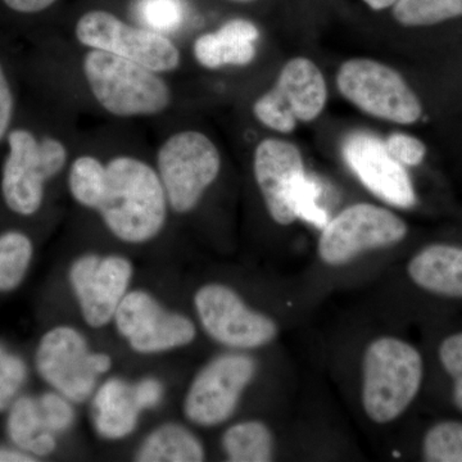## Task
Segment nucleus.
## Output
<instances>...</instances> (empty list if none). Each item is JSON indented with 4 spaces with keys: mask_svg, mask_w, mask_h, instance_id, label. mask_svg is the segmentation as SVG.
Listing matches in <instances>:
<instances>
[{
    "mask_svg": "<svg viewBox=\"0 0 462 462\" xmlns=\"http://www.w3.org/2000/svg\"><path fill=\"white\" fill-rule=\"evenodd\" d=\"M438 357L447 375L452 380V400L462 412V331L451 334L440 343Z\"/></svg>",
    "mask_w": 462,
    "mask_h": 462,
    "instance_id": "c85d7f7f",
    "label": "nucleus"
},
{
    "mask_svg": "<svg viewBox=\"0 0 462 462\" xmlns=\"http://www.w3.org/2000/svg\"><path fill=\"white\" fill-rule=\"evenodd\" d=\"M205 458V447L199 438L173 422L152 431L135 455L139 462H200Z\"/></svg>",
    "mask_w": 462,
    "mask_h": 462,
    "instance_id": "412c9836",
    "label": "nucleus"
},
{
    "mask_svg": "<svg viewBox=\"0 0 462 462\" xmlns=\"http://www.w3.org/2000/svg\"><path fill=\"white\" fill-rule=\"evenodd\" d=\"M135 11L149 30L163 35L178 30L185 17L181 0H138Z\"/></svg>",
    "mask_w": 462,
    "mask_h": 462,
    "instance_id": "bb28decb",
    "label": "nucleus"
},
{
    "mask_svg": "<svg viewBox=\"0 0 462 462\" xmlns=\"http://www.w3.org/2000/svg\"><path fill=\"white\" fill-rule=\"evenodd\" d=\"M337 87L343 98L373 117L401 125L421 117L420 99L403 76L378 60H346L337 75Z\"/></svg>",
    "mask_w": 462,
    "mask_h": 462,
    "instance_id": "423d86ee",
    "label": "nucleus"
},
{
    "mask_svg": "<svg viewBox=\"0 0 462 462\" xmlns=\"http://www.w3.org/2000/svg\"><path fill=\"white\" fill-rule=\"evenodd\" d=\"M105 189L96 211L123 242L145 243L166 223L167 197L153 167L139 158L118 156L106 165Z\"/></svg>",
    "mask_w": 462,
    "mask_h": 462,
    "instance_id": "f257e3e1",
    "label": "nucleus"
},
{
    "mask_svg": "<svg viewBox=\"0 0 462 462\" xmlns=\"http://www.w3.org/2000/svg\"><path fill=\"white\" fill-rule=\"evenodd\" d=\"M364 2L374 11H382L396 5L397 0H364Z\"/></svg>",
    "mask_w": 462,
    "mask_h": 462,
    "instance_id": "c9c22d12",
    "label": "nucleus"
},
{
    "mask_svg": "<svg viewBox=\"0 0 462 462\" xmlns=\"http://www.w3.org/2000/svg\"><path fill=\"white\" fill-rule=\"evenodd\" d=\"M422 460L462 462V422L443 420L431 425L422 438Z\"/></svg>",
    "mask_w": 462,
    "mask_h": 462,
    "instance_id": "a878e982",
    "label": "nucleus"
},
{
    "mask_svg": "<svg viewBox=\"0 0 462 462\" xmlns=\"http://www.w3.org/2000/svg\"><path fill=\"white\" fill-rule=\"evenodd\" d=\"M32 456L23 452L12 451V449L0 448V462H33Z\"/></svg>",
    "mask_w": 462,
    "mask_h": 462,
    "instance_id": "f704fd0d",
    "label": "nucleus"
},
{
    "mask_svg": "<svg viewBox=\"0 0 462 462\" xmlns=\"http://www.w3.org/2000/svg\"><path fill=\"white\" fill-rule=\"evenodd\" d=\"M389 154L406 167L421 165L427 156V145L412 135L394 133L385 141Z\"/></svg>",
    "mask_w": 462,
    "mask_h": 462,
    "instance_id": "7c9ffc66",
    "label": "nucleus"
},
{
    "mask_svg": "<svg viewBox=\"0 0 462 462\" xmlns=\"http://www.w3.org/2000/svg\"><path fill=\"white\" fill-rule=\"evenodd\" d=\"M233 2L249 3V2H254V0H233Z\"/></svg>",
    "mask_w": 462,
    "mask_h": 462,
    "instance_id": "e433bc0d",
    "label": "nucleus"
},
{
    "mask_svg": "<svg viewBox=\"0 0 462 462\" xmlns=\"http://www.w3.org/2000/svg\"><path fill=\"white\" fill-rule=\"evenodd\" d=\"M406 270L413 284L422 291L462 300V247L443 243L427 245L413 254Z\"/></svg>",
    "mask_w": 462,
    "mask_h": 462,
    "instance_id": "f3484780",
    "label": "nucleus"
},
{
    "mask_svg": "<svg viewBox=\"0 0 462 462\" xmlns=\"http://www.w3.org/2000/svg\"><path fill=\"white\" fill-rule=\"evenodd\" d=\"M83 69L94 98L116 117L162 114L171 105L172 91L160 74L126 58L90 50Z\"/></svg>",
    "mask_w": 462,
    "mask_h": 462,
    "instance_id": "7ed1b4c3",
    "label": "nucleus"
},
{
    "mask_svg": "<svg viewBox=\"0 0 462 462\" xmlns=\"http://www.w3.org/2000/svg\"><path fill=\"white\" fill-rule=\"evenodd\" d=\"M343 156L374 196L398 208L416 205L418 199L406 166L389 154L385 142L373 134H352L343 145Z\"/></svg>",
    "mask_w": 462,
    "mask_h": 462,
    "instance_id": "dca6fc26",
    "label": "nucleus"
},
{
    "mask_svg": "<svg viewBox=\"0 0 462 462\" xmlns=\"http://www.w3.org/2000/svg\"><path fill=\"white\" fill-rule=\"evenodd\" d=\"M194 306L206 333L229 348H261L278 337L279 327L273 319L251 309L238 291L220 282L199 288L194 296Z\"/></svg>",
    "mask_w": 462,
    "mask_h": 462,
    "instance_id": "9d476101",
    "label": "nucleus"
},
{
    "mask_svg": "<svg viewBox=\"0 0 462 462\" xmlns=\"http://www.w3.org/2000/svg\"><path fill=\"white\" fill-rule=\"evenodd\" d=\"M136 402L142 410L153 409L163 397V385L154 378H145L134 384Z\"/></svg>",
    "mask_w": 462,
    "mask_h": 462,
    "instance_id": "2f4dec72",
    "label": "nucleus"
},
{
    "mask_svg": "<svg viewBox=\"0 0 462 462\" xmlns=\"http://www.w3.org/2000/svg\"><path fill=\"white\" fill-rule=\"evenodd\" d=\"M221 156L206 134L185 130L172 134L157 153V172L167 202L178 214L193 211L217 179Z\"/></svg>",
    "mask_w": 462,
    "mask_h": 462,
    "instance_id": "20e7f679",
    "label": "nucleus"
},
{
    "mask_svg": "<svg viewBox=\"0 0 462 462\" xmlns=\"http://www.w3.org/2000/svg\"><path fill=\"white\" fill-rule=\"evenodd\" d=\"M108 355L91 352L83 334L74 328L48 331L36 351V367L42 379L71 402L81 403L93 394L100 375L109 372Z\"/></svg>",
    "mask_w": 462,
    "mask_h": 462,
    "instance_id": "6e6552de",
    "label": "nucleus"
},
{
    "mask_svg": "<svg viewBox=\"0 0 462 462\" xmlns=\"http://www.w3.org/2000/svg\"><path fill=\"white\" fill-rule=\"evenodd\" d=\"M114 319L118 333L138 354H161L188 346L197 336L189 318L167 311L147 291L126 293Z\"/></svg>",
    "mask_w": 462,
    "mask_h": 462,
    "instance_id": "4468645a",
    "label": "nucleus"
},
{
    "mask_svg": "<svg viewBox=\"0 0 462 462\" xmlns=\"http://www.w3.org/2000/svg\"><path fill=\"white\" fill-rule=\"evenodd\" d=\"M223 449L231 462L272 461L275 452L273 431L260 420L240 421L225 431Z\"/></svg>",
    "mask_w": 462,
    "mask_h": 462,
    "instance_id": "4be33fe9",
    "label": "nucleus"
},
{
    "mask_svg": "<svg viewBox=\"0 0 462 462\" xmlns=\"http://www.w3.org/2000/svg\"><path fill=\"white\" fill-rule=\"evenodd\" d=\"M407 234L409 226L391 209L356 203L325 225L319 238L318 254L329 266H343L364 252L398 245Z\"/></svg>",
    "mask_w": 462,
    "mask_h": 462,
    "instance_id": "0eeeda50",
    "label": "nucleus"
},
{
    "mask_svg": "<svg viewBox=\"0 0 462 462\" xmlns=\"http://www.w3.org/2000/svg\"><path fill=\"white\" fill-rule=\"evenodd\" d=\"M5 5L18 14H39L51 7L57 0H3Z\"/></svg>",
    "mask_w": 462,
    "mask_h": 462,
    "instance_id": "72a5a7b5",
    "label": "nucleus"
},
{
    "mask_svg": "<svg viewBox=\"0 0 462 462\" xmlns=\"http://www.w3.org/2000/svg\"><path fill=\"white\" fill-rule=\"evenodd\" d=\"M26 376L25 363L0 345V412L14 402Z\"/></svg>",
    "mask_w": 462,
    "mask_h": 462,
    "instance_id": "cd10ccee",
    "label": "nucleus"
},
{
    "mask_svg": "<svg viewBox=\"0 0 462 462\" xmlns=\"http://www.w3.org/2000/svg\"><path fill=\"white\" fill-rule=\"evenodd\" d=\"M7 430L14 445L35 456H48L56 449V434L48 427L38 400L20 397L11 404Z\"/></svg>",
    "mask_w": 462,
    "mask_h": 462,
    "instance_id": "aec40b11",
    "label": "nucleus"
},
{
    "mask_svg": "<svg viewBox=\"0 0 462 462\" xmlns=\"http://www.w3.org/2000/svg\"><path fill=\"white\" fill-rule=\"evenodd\" d=\"M260 38L257 26L247 20H231L217 32L200 35L193 44L200 66L217 69L224 66H247L256 57Z\"/></svg>",
    "mask_w": 462,
    "mask_h": 462,
    "instance_id": "a211bd4d",
    "label": "nucleus"
},
{
    "mask_svg": "<svg viewBox=\"0 0 462 462\" xmlns=\"http://www.w3.org/2000/svg\"><path fill=\"white\" fill-rule=\"evenodd\" d=\"M393 16L404 27L437 25L462 16V0H397Z\"/></svg>",
    "mask_w": 462,
    "mask_h": 462,
    "instance_id": "5701e85b",
    "label": "nucleus"
},
{
    "mask_svg": "<svg viewBox=\"0 0 462 462\" xmlns=\"http://www.w3.org/2000/svg\"><path fill=\"white\" fill-rule=\"evenodd\" d=\"M143 410L136 402L134 384L114 378L103 383L93 398L94 427L106 439H123L138 425Z\"/></svg>",
    "mask_w": 462,
    "mask_h": 462,
    "instance_id": "6ab92c4d",
    "label": "nucleus"
},
{
    "mask_svg": "<svg viewBox=\"0 0 462 462\" xmlns=\"http://www.w3.org/2000/svg\"><path fill=\"white\" fill-rule=\"evenodd\" d=\"M324 75L311 60L297 57L282 67L272 90L254 106L258 121L273 132H293L297 121L310 123L321 115L327 105Z\"/></svg>",
    "mask_w": 462,
    "mask_h": 462,
    "instance_id": "9b49d317",
    "label": "nucleus"
},
{
    "mask_svg": "<svg viewBox=\"0 0 462 462\" xmlns=\"http://www.w3.org/2000/svg\"><path fill=\"white\" fill-rule=\"evenodd\" d=\"M69 284L84 320L91 328L106 327L126 296L133 266L121 256L84 254L69 267Z\"/></svg>",
    "mask_w": 462,
    "mask_h": 462,
    "instance_id": "2eb2a0df",
    "label": "nucleus"
},
{
    "mask_svg": "<svg viewBox=\"0 0 462 462\" xmlns=\"http://www.w3.org/2000/svg\"><path fill=\"white\" fill-rule=\"evenodd\" d=\"M14 100L11 85L0 62V141L5 138L14 116Z\"/></svg>",
    "mask_w": 462,
    "mask_h": 462,
    "instance_id": "473e14b6",
    "label": "nucleus"
},
{
    "mask_svg": "<svg viewBox=\"0 0 462 462\" xmlns=\"http://www.w3.org/2000/svg\"><path fill=\"white\" fill-rule=\"evenodd\" d=\"M42 415L54 434H62L74 425L75 410L71 401L60 393H45L38 398Z\"/></svg>",
    "mask_w": 462,
    "mask_h": 462,
    "instance_id": "c756f323",
    "label": "nucleus"
},
{
    "mask_svg": "<svg viewBox=\"0 0 462 462\" xmlns=\"http://www.w3.org/2000/svg\"><path fill=\"white\" fill-rule=\"evenodd\" d=\"M32 257V240L25 234L8 231L0 236V291H14L21 284Z\"/></svg>",
    "mask_w": 462,
    "mask_h": 462,
    "instance_id": "b1692460",
    "label": "nucleus"
},
{
    "mask_svg": "<svg viewBox=\"0 0 462 462\" xmlns=\"http://www.w3.org/2000/svg\"><path fill=\"white\" fill-rule=\"evenodd\" d=\"M257 373V363L245 354H224L203 367L191 382L184 401L188 420L217 427L229 420Z\"/></svg>",
    "mask_w": 462,
    "mask_h": 462,
    "instance_id": "f8f14e48",
    "label": "nucleus"
},
{
    "mask_svg": "<svg viewBox=\"0 0 462 462\" xmlns=\"http://www.w3.org/2000/svg\"><path fill=\"white\" fill-rule=\"evenodd\" d=\"M67 157L66 145L56 138L44 136L39 141L26 129L9 133L2 175V193L8 208L23 216L38 212L45 182L62 171Z\"/></svg>",
    "mask_w": 462,
    "mask_h": 462,
    "instance_id": "39448f33",
    "label": "nucleus"
},
{
    "mask_svg": "<svg viewBox=\"0 0 462 462\" xmlns=\"http://www.w3.org/2000/svg\"><path fill=\"white\" fill-rule=\"evenodd\" d=\"M254 172L273 220L293 224L309 184L300 149L282 139H264L254 151Z\"/></svg>",
    "mask_w": 462,
    "mask_h": 462,
    "instance_id": "ddd939ff",
    "label": "nucleus"
},
{
    "mask_svg": "<svg viewBox=\"0 0 462 462\" xmlns=\"http://www.w3.org/2000/svg\"><path fill=\"white\" fill-rule=\"evenodd\" d=\"M75 35L90 50L105 51L126 58L158 72L180 66V51L166 35L124 23L107 11H89L79 18Z\"/></svg>",
    "mask_w": 462,
    "mask_h": 462,
    "instance_id": "1a4fd4ad",
    "label": "nucleus"
},
{
    "mask_svg": "<svg viewBox=\"0 0 462 462\" xmlns=\"http://www.w3.org/2000/svg\"><path fill=\"white\" fill-rule=\"evenodd\" d=\"M105 163L93 156H81L72 162L69 173V193L79 205L97 209L105 189Z\"/></svg>",
    "mask_w": 462,
    "mask_h": 462,
    "instance_id": "393cba45",
    "label": "nucleus"
},
{
    "mask_svg": "<svg viewBox=\"0 0 462 462\" xmlns=\"http://www.w3.org/2000/svg\"><path fill=\"white\" fill-rule=\"evenodd\" d=\"M424 380V360L411 343L393 336L373 339L365 348L361 403L374 424L396 421L411 406Z\"/></svg>",
    "mask_w": 462,
    "mask_h": 462,
    "instance_id": "f03ea898",
    "label": "nucleus"
}]
</instances>
